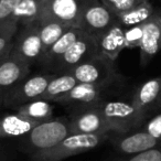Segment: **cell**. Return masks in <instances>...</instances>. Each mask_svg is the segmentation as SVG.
<instances>
[{
  "mask_svg": "<svg viewBox=\"0 0 161 161\" xmlns=\"http://www.w3.org/2000/svg\"><path fill=\"white\" fill-rule=\"evenodd\" d=\"M125 29L123 25L117 21L108 30H106L98 39L99 54L115 62L125 47Z\"/></svg>",
  "mask_w": 161,
  "mask_h": 161,
  "instance_id": "obj_14",
  "label": "cell"
},
{
  "mask_svg": "<svg viewBox=\"0 0 161 161\" xmlns=\"http://www.w3.org/2000/svg\"><path fill=\"white\" fill-rule=\"evenodd\" d=\"M22 28V31L18 38L14 39L11 55L25 64L31 65L41 60L43 55L39 23H33Z\"/></svg>",
  "mask_w": 161,
  "mask_h": 161,
  "instance_id": "obj_9",
  "label": "cell"
},
{
  "mask_svg": "<svg viewBox=\"0 0 161 161\" xmlns=\"http://www.w3.org/2000/svg\"><path fill=\"white\" fill-rule=\"evenodd\" d=\"M55 75L56 74H39L25 77L8 94L3 102V106L18 109L25 104L41 99L49 83Z\"/></svg>",
  "mask_w": 161,
  "mask_h": 161,
  "instance_id": "obj_7",
  "label": "cell"
},
{
  "mask_svg": "<svg viewBox=\"0 0 161 161\" xmlns=\"http://www.w3.org/2000/svg\"><path fill=\"white\" fill-rule=\"evenodd\" d=\"M84 33V31L80 28H69L53 45L52 47L43 55V58L41 60L44 63H47V65H54L56 66V64L58 63V61L62 58V56L66 53V51L72 47L74 42L80 38L82 34Z\"/></svg>",
  "mask_w": 161,
  "mask_h": 161,
  "instance_id": "obj_18",
  "label": "cell"
},
{
  "mask_svg": "<svg viewBox=\"0 0 161 161\" xmlns=\"http://www.w3.org/2000/svg\"><path fill=\"white\" fill-rule=\"evenodd\" d=\"M72 134L71 121L65 117L43 121L28 134V145L34 152L55 147Z\"/></svg>",
  "mask_w": 161,
  "mask_h": 161,
  "instance_id": "obj_2",
  "label": "cell"
},
{
  "mask_svg": "<svg viewBox=\"0 0 161 161\" xmlns=\"http://www.w3.org/2000/svg\"><path fill=\"white\" fill-rule=\"evenodd\" d=\"M152 109H156V110H161V96L159 97L158 102H157V103L154 104V106H153V108H152Z\"/></svg>",
  "mask_w": 161,
  "mask_h": 161,
  "instance_id": "obj_31",
  "label": "cell"
},
{
  "mask_svg": "<svg viewBox=\"0 0 161 161\" xmlns=\"http://www.w3.org/2000/svg\"><path fill=\"white\" fill-rule=\"evenodd\" d=\"M143 25V36L140 50L141 65H147L161 50V10H156Z\"/></svg>",
  "mask_w": 161,
  "mask_h": 161,
  "instance_id": "obj_11",
  "label": "cell"
},
{
  "mask_svg": "<svg viewBox=\"0 0 161 161\" xmlns=\"http://www.w3.org/2000/svg\"><path fill=\"white\" fill-rule=\"evenodd\" d=\"M78 83L104 84L110 85L117 80L118 75L114 66V62L102 54L82 63L69 71Z\"/></svg>",
  "mask_w": 161,
  "mask_h": 161,
  "instance_id": "obj_6",
  "label": "cell"
},
{
  "mask_svg": "<svg viewBox=\"0 0 161 161\" xmlns=\"http://www.w3.org/2000/svg\"><path fill=\"white\" fill-rule=\"evenodd\" d=\"M161 96V77H153L146 80L135 92L131 104L137 110L146 116L148 110L152 109Z\"/></svg>",
  "mask_w": 161,
  "mask_h": 161,
  "instance_id": "obj_16",
  "label": "cell"
},
{
  "mask_svg": "<svg viewBox=\"0 0 161 161\" xmlns=\"http://www.w3.org/2000/svg\"><path fill=\"white\" fill-rule=\"evenodd\" d=\"M102 112L114 134H126L139 127L146 116L127 102H106L99 104Z\"/></svg>",
  "mask_w": 161,
  "mask_h": 161,
  "instance_id": "obj_3",
  "label": "cell"
},
{
  "mask_svg": "<svg viewBox=\"0 0 161 161\" xmlns=\"http://www.w3.org/2000/svg\"><path fill=\"white\" fill-rule=\"evenodd\" d=\"M143 129L150 134L152 137L157 138L158 140H161V113L152 117L149 121L145 125Z\"/></svg>",
  "mask_w": 161,
  "mask_h": 161,
  "instance_id": "obj_29",
  "label": "cell"
},
{
  "mask_svg": "<svg viewBox=\"0 0 161 161\" xmlns=\"http://www.w3.org/2000/svg\"><path fill=\"white\" fill-rule=\"evenodd\" d=\"M39 123L32 121L25 116L10 114L0 118V138H14L28 135Z\"/></svg>",
  "mask_w": 161,
  "mask_h": 161,
  "instance_id": "obj_17",
  "label": "cell"
},
{
  "mask_svg": "<svg viewBox=\"0 0 161 161\" xmlns=\"http://www.w3.org/2000/svg\"><path fill=\"white\" fill-rule=\"evenodd\" d=\"M113 142L117 151L126 156L139 153L161 145V140L152 137L145 129L126 134H117V137Z\"/></svg>",
  "mask_w": 161,
  "mask_h": 161,
  "instance_id": "obj_12",
  "label": "cell"
},
{
  "mask_svg": "<svg viewBox=\"0 0 161 161\" xmlns=\"http://www.w3.org/2000/svg\"><path fill=\"white\" fill-rule=\"evenodd\" d=\"M99 104L90 106L86 109L80 110L73 115L72 119L69 120L72 134H112L113 131L99 107Z\"/></svg>",
  "mask_w": 161,
  "mask_h": 161,
  "instance_id": "obj_10",
  "label": "cell"
},
{
  "mask_svg": "<svg viewBox=\"0 0 161 161\" xmlns=\"http://www.w3.org/2000/svg\"><path fill=\"white\" fill-rule=\"evenodd\" d=\"M84 0H41L38 23L58 22L67 27L80 28Z\"/></svg>",
  "mask_w": 161,
  "mask_h": 161,
  "instance_id": "obj_4",
  "label": "cell"
},
{
  "mask_svg": "<svg viewBox=\"0 0 161 161\" xmlns=\"http://www.w3.org/2000/svg\"><path fill=\"white\" fill-rule=\"evenodd\" d=\"M117 22V16L101 0H84L80 14V29L98 39Z\"/></svg>",
  "mask_w": 161,
  "mask_h": 161,
  "instance_id": "obj_5",
  "label": "cell"
},
{
  "mask_svg": "<svg viewBox=\"0 0 161 161\" xmlns=\"http://www.w3.org/2000/svg\"><path fill=\"white\" fill-rule=\"evenodd\" d=\"M98 54L97 39L84 31V33L72 44V47L58 61L55 69L61 73H69L77 65L91 60Z\"/></svg>",
  "mask_w": 161,
  "mask_h": 161,
  "instance_id": "obj_8",
  "label": "cell"
},
{
  "mask_svg": "<svg viewBox=\"0 0 161 161\" xmlns=\"http://www.w3.org/2000/svg\"><path fill=\"white\" fill-rule=\"evenodd\" d=\"M18 29L19 27L11 23H7L0 27V54L14 44Z\"/></svg>",
  "mask_w": 161,
  "mask_h": 161,
  "instance_id": "obj_25",
  "label": "cell"
},
{
  "mask_svg": "<svg viewBox=\"0 0 161 161\" xmlns=\"http://www.w3.org/2000/svg\"><path fill=\"white\" fill-rule=\"evenodd\" d=\"M77 84L78 82L71 73H61L60 75H55L49 83L47 91L41 97V99L47 102H58L61 97L66 95Z\"/></svg>",
  "mask_w": 161,
  "mask_h": 161,
  "instance_id": "obj_20",
  "label": "cell"
},
{
  "mask_svg": "<svg viewBox=\"0 0 161 161\" xmlns=\"http://www.w3.org/2000/svg\"><path fill=\"white\" fill-rule=\"evenodd\" d=\"M154 8L149 0L125 12L117 14V21L125 28L134 27V25H142L154 14Z\"/></svg>",
  "mask_w": 161,
  "mask_h": 161,
  "instance_id": "obj_22",
  "label": "cell"
},
{
  "mask_svg": "<svg viewBox=\"0 0 161 161\" xmlns=\"http://www.w3.org/2000/svg\"><path fill=\"white\" fill-rule=\"evenodd\" d=\"M115 161H161V145L152 149L146 150V151L136 154H130V156Z\"/></svg>",
  "mask_w": 161,
  "mask_h": 161,
  "instance_id": "obj_27",
  "label": "cell"
},
{
  "mask_svg": "<svg viewBox=\"0 0 161 161\" xmlns=\"http://www.w3.org/2000/svg\"><path fill=\"white\" fill-rule=\"evenodd\" d=\"M109 136L110 134H71L55 147L34 152L32 161H63L69 157L85 153L99 147Z\"/></svg>",
  "mask_w": 161,
  "mask_h": 161,
  "instance_id": "obj_1",
  "label": "cell"
},
{
  "mask_svg": "<svg viewBox=\"0 0 161 161\" xmlns=\"http://www.w3.org/2000/svg\"><path fill=\"white\" fill-rule=\"evenodd\" d=\"M53 105L50 104V102L44 101V99H38V101L30 102V103L25 104V105H22L17 109L18 114L22 115L25 118L39 124L53 118Z\"/></svg>",
  "mask_w": 161,
  "mask_h": 161,
  "instance_id": "obj_21",
  "label": "cell"
},
{
  "mask_svg": "<svg viewBox=\"0 0 161 161\" xmlns=\"http://www.w3.org/2000/svg\"><path fill=\"white\" fill-rule=\"evenodd\" d=\"M41 14V0H22L12 14L9 22L17 27L38 23Z\"/></svg>",
  "mask_w": 161,
  "mask_h": 161,
  "instance_id": "obj_19",
  "label": "cell"
},
{
  "mask_svg": "<svg viewBox=\"0 0 161 161\" xmlns=\"http://www.w3.org/2000/svg\"><path fill=\"white\" fill-rule=\"evenodd\" d=\"M30 66L11 55L0 67V106L3 105L8 94L28 77Z\"/></svg>",
  "mask_w": 161,
  "mask_h": 161,
  "instance_id": "obj_13",
  "label": "cell"
},
{
  "mask_svg": "<svg viewBox=\"0 0 161 161\" xmlns=\"http://www.w3.org/2000/svg\"><path fill=\"white\" fill-rule=\"evenodd\" d=\"M108 86L109 85H104V84L78 83L66 95L61 97L56 103H61V104L77 103L87 106L97 105V104L101 103L102 93Z\"/></svg>",
  "mask_w": 161,
  "mask_h": 161,
  "instance_id": "obj_15",
  "label": "cell"
},
{
  "mask_svg": "<svg viewBox=\"0 0 161 161\" xmlns=\"http://www.w3.org/2000/svg\"><path fill=\"white\" fill-rule=\"evenodd\" d=\"M14 44L11 45L10 47H8L7 50H6L3 53H1L0 54V67L3 66V64L6 62V61L8 60V58L11 56V53H12V49H14Z\"/></svg>",
  "mask_w": 161,
  "mask_h": 161,
  "instance_id": "obj_30",
  "label": "cell"
},
{
  "mask_svg": "<svg viewBox=\"0 0 161 161\" xmlns=\"http://www.w3.org/2000/svg\"><path fill=\"white\" fill-rule=\"evenodd\" d=\"M72 27H67L58 22H43L39 23L40 36L42 41L43 55L52 47V45ZM42 55V58H43Z\"/></svg>",
  "mask_w": 161,
  "mask_h": 161,
  "instance_id": "obj_23",
  "label": "cell"
},
{
  "mask_svg": "<svg viewBox=\"0 0 161 161\" xmlns=\"http://www.w3.org/2000/svg\"><path fill=\"white\" fill-rule=\"evenodd\" d=\"M143 36V25H138L125 29V47L126 49H136L141 44Z\"/></svg>",
  "mask_w": 161,
  "mask_h": 161,
  "instance_id": "obj_24",
  "label": "cell"
},
{
  "mask_svg": "<svg viewBox=\"0 0 161 161\" xmlns=\"http://www.w3.org/2000/svg\"><path fill=\"white\" fill-rule=\"evenodd\" d=\"M101 1L117 16L148 0H101Z\"/></svg>",
  "mask_w": 161,
  "mask_h": 161,
  "instance_id": "obj_26",
  "label": "cell"
},
{
  "mask_svg": "<svg viewBox=\"0 0 161 161\" xmlns=\"http://www.w3.org/2000/svg\"><path fill=\"white\" fill-rule=\"evenodd\" d=\"M22 0H0V27L9 22L12 14Z\"/></svg>",
  "mask_w": 161,
  "mask_h": 161,
  "instance_id": "obj_28",
  "label": "cell"
}]
</instances>
